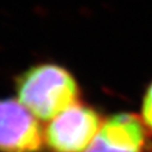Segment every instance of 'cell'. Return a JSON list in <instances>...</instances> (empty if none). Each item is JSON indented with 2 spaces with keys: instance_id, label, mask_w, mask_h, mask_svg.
<instances>
[{
  "instance_id": "cell-3",
  "label": "cell",
  "mask_w": 152,
  "mask_h": 152,
  "mask_svg": "<svg viewBox=\"0 0 152 152\" xmlns=\"http://www.w3.org/2000/svg\"><path fill=\"white\" fill-rule=\"evenodd\" d=\"M43 144L39 119L18 99H0V152H40Z\"/></svg>"
},
{
  "instance_id": "cell-2",
  "label": "cell",
  "mask_w": 152,
  "mask_h": 152,
  "mask_svg": "<svg viewBox=\"0 0 152 152\" xmlns=\"http://www.w3.org/2000/svg\"><path fill=\"white\" fill-rule=\"evenodd\" d=\"M102 125L98 111L78 102L50 120L45 145L50 152H85Z\"/></svg>"
},
{
  "instance_id": "cell-4",
  "label": "cell",
  "mask_w": 152,
  "mask_h": 152,
  "mask_svg": "<svg viewBox=\"0 0 152 152\" xmlns=\"http://www.w3.org/2000/svg\"><path fill=\"white\" fill-rule=\"evenodd\" d=\"M150 137L141 118L132 113H120L103 121L85 152H146Z\"/></svg>"
},
{
  "instance_id": "cell-5",
  "label": "cell",
  "mask_w": 152,
  "mask_h": 152,
  "mask_svg": "<svg viewBox=\"0 0 152 152\" xmlns=\"http://www.w3.org/2000/svg\"><path fill=\"white\" fill-rule=\"evenodd\" d=\"M141 120L152 135V82L147 85L142 103H141Z\"/></svg>"
},
{
  "instance_id": "cell-1",
  "label": "cell",
  "mask_w": 152,
  "mask_h": 152,
  "mask_svg": "<svg viewBox=\"0 0 152 152\" xmlns=\"http://www.w3.org/2000/svg\"><path fill=\"white\" fill-rule=\"evenodd\" d=\"M17 99L39 120H52L78 103L79 88L74 77L54 64L36 65L25 71L16 84Z\"/></svg>"
}]
</instances>
